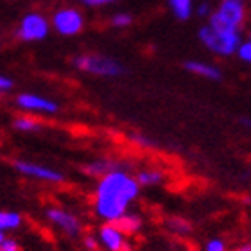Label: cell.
<instances>
[{"label": "cell", "instance_id": "obj_1", "mask_svg": "<svg viewBox=\"0 0 251 251\" xmlns=\"http://www.w3.org/2000/svg\"><path fill=\"white\" fill-rule=\"evenodd\" d=\"M138 194V181L122 171L106 174L95 192V212L102 219L115 223L127 210V204Z\"/></svg>", "mask_w": 251, "mask_h": 251}, {"label": "cell", "instance_id": "obj_2", "mask_svg": "<svg viewBox=\"0 0 251 251\" xmlns=\"http://www.w3.org/2000/svg\"><path fill=\"white\" fill-rule=\"evenodd\" d=\"M74 65L79 70L84 72L95 74V75H119L124 72L121 63H117L115 59L106 58V56H77L74 59Z\"/></svg>", "mask_w": 251, "mask_h": 251}, {"label": "cell", "instance_id": "obj_3", "mask_svg": "<svg viewBox=\"0 0 251 251\" xmlns=\"http://www.w3.org/2000/svg\"><path fill=\"white\" fill-rule=\"evenodd\" d=\"M199 38L201 42L217 54H223V56H228V54H233L235 49L239 47V34L237 32H231V34H219L215 32L212 27H203L199 31Z\"/></svg>", "mask_w": 251, "mask_h": 251}, {"label": "cell", "instance_id": "obj_4", "mask_svg": "<svg viewBox=\"0 0 251 251\" xmlns=\"http://www.w3.org/2000/svg\"><path fill=\"white\" fill-rule=\"evenodd\" d=\"M49 32V24L42 15H27L20 24V29L16 32V36L24 42H38L43 40Z\"/></svg>", "mask_w": 251, "mask_h": 251}, {"label": "cell", "instance_id": "obj_5", "mask_svg": "<svg viewBox=\"0 0 251 251\" xmlns=\"http://www.w3.org/2000/svg\"><path fill=\"white\" fill-rule=\"evenodd\" d=\"M52 24L59 34L72 36V34H77L81 31V27H83V16L79 15L75 9H61L54 15Z\"/></svg>", "mask_w": 251, "mask_h": 251}, {"label": "cell", "instance_id": "obj_6", "mask_svg": "<svg viewBox=\"0 0 251 251\" xmlns=\"http://www.w3.org/2000/svg\"><path fill=\"white\" fill-rule=\"evenodd\" d=\"M13 167H15L18 173L25 174V176H31V178L50 181V183H59V181H63V174L56 173L54 169L38 165V163H29V162H20V160H16V162L13 163Z\"/></svg>", "mask_w": 251, "mask_h": 251}, {"label": "cell", "instance_id": "obj_7", "mask_svg": "<svg viewBox=\"0 0 251 251\" xmlns=\"http://www.w3.org/2000/svg\"><path fill=\"white\" fill-rule=\"evenodd\" d=\"M47 217L49 221H52L54 225L59 226L68 235H77L81 231V225H79L77 217H74L72 214H68V212H65L61 208H49Z\"/></svg>", "mask_w": 251, "mask_h": 251}, {"label": "cell", "instance_id": "obj_8", "mask_svg": "<svg viewBox=\"0 0 251 251\" xmlns=\"http://www.w3.org/2000/svg\"><path fill=\"white\" fill-rule=\"evenodd\" d=\"M16 104L24 108V110H32V111H45V113H56L58 111V104L52 100H47L40 97V95L32 94H22L16 99Z\"/></svg>", "mask_w": 251, "mask_h": 251}, {"label": "cell", "instance_id": "obj_9", "mask_svg": "<svg viewBox=\"0 0 251 251\" xmlns=\"http://www.w3.org/2000/svg\"><path fill=\"white\" fill-rule=\"evenodd\" d=\"M230 25L239 27L241 22L244 20V4L241 0H223L217 11Z\"/></svg>", "mask_w": 251, "mask_h": 251}, {"label": "cell", "instance_id": "obj_10", "mask_svg": "<svg viewBox=\"0 0 251 251\" xmlns=\"http://www.w3.org/2000/svg\"><path fill=\"white\" fill-rule=\"evenodd\" d=\"M100 242L110 251H122L124 250V233L115 225H106L99 231Z\"/></svg>", "mask_w": 251, "mask_h": 251}, {"label": "cell", "instance_id": "obj_11", "mask_svg": "<svg viewBox=\"0 0 251 251\" xmlns=\"http://www.w3.org/2000/svg\"><path fill=\"white\" fill-rule=\"evenodd\" d=\"M111 225H115L122 233L131 235V233H135V231L140 230L142 221H140V217L135 215V214H124L121 219H117L115 223H111Z\"/></svg>", "mask_w": 251, "mask_h": 251}, {"label": "cell", "instance_id": "obj_12", "mask_svg": "<svg viewBox=\"0 0 251 251\" xmlns=\"http://www.w3.org/2000/svg\"><path fill=\"white\" fill-rule=\"evenodd\" d=\"M185 68L190 70V72L198 74V75H203V77H208V79H221V72L217 70L215 67H210L206 63H201V61H188L185 63Z\"/></svg>", "mask_w": 251, "mask_h": 251}, {"label": "cell", "instance_id": "obj_13", "mask_svg": "<svg viewBox=\"0 0 251 251\" xmlns=\"http://www.w3.org/2000/svg\"><path fill=\"white\" fill-rule=\"evenodd\" d=\"M117 163H111L108 162V160H102V162H94V163H90V165H86L84 167V171L88 174H92V176H102L104 178L106 174H110V173H115L117 171Z\"/></svg>", "mask_w": 251, "mask_h": 251}, {"label": "cell", "instance_id": "obj_14", "mask_svg": "<svg viewBox=\"0 0 251 251\" xmlns=\"http://www.w3.org/2000/svg\"><path fill=\"white\" fill-rule=\"evenodd\" d=\"M22 223V217L15 212H2L0 214V230H15Z\"/></svg>", "mask_w": 251, "mask_h": 251}, {"label": "cell", "instance_id": "obj_15", "mask_svg": "<svg viewBox=\"0 0 251 251\" xmlns=\"http://www.w3.org/2000/svg\"><path fill=\"white\" fill-rule=\"evenodd\" d=\"M169 4H171L174 15L178 16L179 20H187L188 16H190V13H192L190 0H169Z\"/></svg>", "mask_w": 251, "mask_h": 251}, {"label": "cell", "instance_id": "obj_16", "mask_svg": "<svg viewBox=\"0 0 251 251\" xmlns=\"http://www.w3.org/2000/svg\"><path fill=\"white\" fill-rule=\"evenodd\" d=\"M163 179V174L158 171H140L136 174L138 185H156Z\"/></svg>", "mask_w": 251, "mask_h": 251}, {"label": "cell", "instance_id": "obj_17", "mask_svg": "<svg viewBox=\"0 0 251 251\" xmlns=\"http://www.w3.org/2000/svg\"><path fill=\"white\" fill-rule=\"evenodd\" d=\"M167 226L174 231V233H179V235H185V233L190 231V225H188L187 221L179 219V217H173V219H169Z\"/></svg>", "mask_w": 251, "mask_h": 251}, {"label": "cell", "instance_id": "obj_18", "mask_svg": "<svg viewBox=\"0 0 251 251\" xmlns=\"http://www.w3.org/2000/svg\"><path fill=\"white\" fill-rule=\"evenodd\" d=\"M13 126H15L16 129H20V131H34V129H38V122L34 121V119H29V117H18V119H15Z\"/></svg>", "mask_w": 251, "mask_h": 251}, {"label": "cell", "instance_id": "obj_19", "mask_svg": "<svg viewBox=\"0 0 251 251\" xmlns=\"http://www.w3.org/2000/svg\"><path fill=\"white\" fill-rule=\"evenodd\" d=\"M0 251H20V246H18L16 241L7 239V237L2 233V235H0Z\"/></svg>", "mask_w": 251, "mask_h": 251}, {"label": "cell", "instance_id": "obj_20", "mask_svg": "<svg viewBox=\"0 0 251 251\" xmlns=\"http://www.w3.org/2000/svg\"><path fill=\"white\" fill-rule=\"evenodd\" d=\"M131 22H133V18H131L129 15H126V13H121V15H115V16H113L111 24H113L115 27H126V25H131Z\"/></svg>", "mask_w": 251, "mask_h": 251}, {"label": "cell", "instance_id": "obj_21", "mask_svg": "<svg viewBox=\"0 0 251 251\" xmlns=\"http://www.w3.org/2000/svg\"><path fill=\"white\" fill-rule=\"evenodd\" d=\"M239 56H241V59H244V61L251 63V42L244 43V45L239 47Z\"/></svg>", "mask_w": 251, "mask_h": 251}, {"label": "cell", "instance_id": "obj_22", "mask_svg": "<svg viewBox=\"0 0 251 251\" xmlns=\"http://www.w3.org/2000/svg\"><path fill=\"white\" fill-rule=\"evenodd\" d=\"M206 251H225V242L219 239H214L206 244Z\"/></svg>", "mask_w": 251, "mask_h": 251}, {"label": "cell", "instance_id": "obj_23", "mask_svg": "<svg viewBox=\"0 0 251 251\" xmlns=\"http://www.w3.org/2000/svg\"><path fill=\"white\" fill-rule=\"evenodd\" d=\"M84 246L88 248L90 251H92V250H97V242H95L94 237H86V239H84Z\"/></svg>", "mask_w": 251, "mask_h": 251}, {"label": "cell", "instance_id": "obj_24", "mask_svg": "<svg viewBox=\"0 0 251 251\" xmlns=\"http://www.w3.org/2000/svg\"><path fill=\"white\" fill-rule=\"evenodd\" d=\"M86 5H102V4H110L113 0H83Z\"/></svg>", "mask_w": 251, "mask_h": 251}, {"label": "cell", "instance_id": "obj_25", "mask_svg": "<svg viewBox=\"0 0 251 251\" xmlns=\"http://www.w3.org/2000/svg\"><path fill=\"white\" fill-rule=\"evenodd\" d=\"M11 86H13V81L7 77H0V88L2 90H9Z\"/></svg>", "mask_w": 251, "mask_h": 251}, {"label": "cell", "instance_id": "obj_26", "mask_svg": "<svg viewBox=\"0 0 251 251\" xmlns=\"http://www.w3.org/2000/svg\"><path fill=\"white\" fill-rule=\"evenodd\" d=\"M199 15H201V16L208 15V5H206V4H201V5H199Z\"/></svg>", "mask_w": 251, "mask_h": 251}, {"label": "cell", "instance_id": "obj_27", "mask_svg": "<svg viewBox=\"0 0 251 251\" xmlns=\"http://www.w3.org/2000/svg\"><path fill=\"white\" fill-rule=\"evenodd\" d=\"M242 122H244V124L250 126V127H251V121H248V119H244V121H242Z\"/></svg>", "mask_w": 251, "mask_h": 251}, {"label": "cell", "instance_id": "obj_28", "mask_svg": "<svg viewBox=\"0 0 251 251\" xmlns=\"http://www.w3.org/2000/svg\"><path fill=\"white\" fill-rule=\"evenodd\" d=\"M239 251H250V250H239Z\"/></svg>", "mask_w": 251, "mask_h": 251}, {"label": "cell", "instance_id": "obj_29", "mask_svg": "<svg viewBox=\"0 0 251 251\" xmlns=\"http://www.w3.org/2000/svg\"><path fill=\"white\" fill-rule=\"evenodd\" d=\"M250 251H251V248H250Z\"/></svg>", "mask_w": 251, "mask_h": 251}]
</instances>
